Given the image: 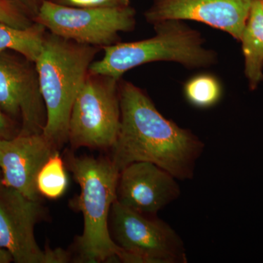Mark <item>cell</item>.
<instances>
[{
	"label": "cell",
	"mask_w": 263,
	"mask_h": 263,
	"mask_svg": "<svg viewBox=\"0 0 263 263\" xmlns=\"http://www.w3.org/2000/svg\"><path fill=\"white\" fill-rule=\"evenodd\" d=\"M121 122L110 148L119 172L129 164L148 162L176 179H192L205 144L193 132L167 119L141 88L120 81Z\"/></svg>",
	"instance_id": "cell-1"
},
{
	"label": "cell",
	"mask_w": 263,
	"mask_h": 263,
	"mask_svg": "<svg viewBox=\"0 0 263 263\" xmlns=\"http://www.w3.org/2000/svg\"><path fill=\"white\" fill-rule=\"evenodd\" d=\"M100 48L47 32L34 62L46 110L43 134L56 147L67 140L71 110Z\"/></svg>",
	"instance_id": "cell-2"
},
{
	"label": "cell",
	"mask_w": 263,
	"mask_h": 263,
	"mask_svg": "<svg viewBox=\"0 0 263 263\" xmlns=\"http://www.w3.org/2000/svg\"><path fill=\"white\" fill-rule=\"evenodd\" d=\"M67 167L81 189L73 203L84 216V231L77 241L81 261L130 263L129 255L114 241L109 228L110 211L117 199L119 170L110 160L72 156Z\"/></svg>",
	"instance_id": "cell-3"
},
{
	"label": "cell",
	"mask_w": 263,
	"mask_h": 263,
	"mask_svg": "<svg viewBox=\"0 0 263 263\" xmlns=\"http://www.w3.org/2000/svg\"><path fill=\"white\" fill-rule=\"evenodd\" d=\"M154 37L117 43L103 48V57L90 65V73L121 79L127 71L156 62H173L188 69L215 65L217 54L205 47L201 33L179 20L153 24Z\"/></svg>",
	"instance_id": "cell-4"
},
{
	"label": "cell",
	"mask_w": 263,
	"mask_h": 263,
	"mask_svg": "<svg viewBox=\"0 0 263 263\" xmlns=\"http://www.w3.org/2000/svg\"><path fill=\"white\" fill-rule=\"evenodd\" d=\"M120 81L89 72L69 120L67 139L74 148L113 146L120 127Z\"/></svg>",
	"instance_id": "cell-5"
},
{
	"label": "cell",
	"mask_w": 263,
	"mask_h": 263,
	"mask_svg": "<svg viewBox=\"0 0 263 263\" xmlns=\"http://www.w3.org/2000/svg\"><path fill=\"white\" fill-rule=\"evenodd\" d=\"M136 15L131 5L119 8H79L44 0L34 21L60 37L104 48L119 43V33L134 30Z\"/></svg>",
	"instance_id": "cell-6"
},
{
	"label": "cell",
	"mask_w": 263,
	"mask_h": 263,
	"mask_svg": "<svg viewBox=\"0 0 263 263\" xmlns=\"http://www.w3.org/2000/svg\"><path fill=\"white\" fill-rule=\"evenodd\" d=\"M111 237L131 263H186L181 237L165 221L123 206L117 200L110 214Z\"/></svg>",
	"instance_id": "cell-7"
},
{
	"label": "cell",
	"mask_w": 263,
	"mask_h": 263,
	"mask_svg": "<svg viewBox=\"0 0 263 263\" xmlns=\"http://www.w3.org/2000/svg\"><path fill=\"white\" fill-rule=\"evenodd\" d=\"M40 200L14 189L0 186V248L17 263H63L68 254L61 249L42 250L34 237V226L42 215Z\"/></svg>",
	"instance_id": "cell-8"
},
{
	"label": "cell",
	"mask_w": 263,
	"mask_h": 263,
	"mask_svg": "<svg viewBox=\"0 0 263 263\" xmlns=\"http://www.w3.org/2000/svg\"><path fill=\"white\" fill-rule=\"evenodd\" d=\"M0 110L22 118L23 134L43 133L46 110L34 62L0 52Z\"/></svg>",
	"instance_id": "cell-9"
},
{
	"label": "cell",
	"mask_w": 263,
	"mask_h": 263,
	"mask_svg": "<svg viewBox=\"0 0 263 263\" xmlns=\"http://www.w3.org/2000/svg\"><path fill=\"white\" fill-rule=\"evenodd\" d=\"M254 0H152L148 23L194 21L229 34L239 42Z\"/></svg>",
	"instance_id": "cell-10"
},
{
	"label": "cell",
	"mask_w": 263,
	"mask_h": 263,
	"mask_svg": "<svg viewBox=\"0 0 263 263\" xmlns=\"http://www.w3.org/2000/svg\"><path fill=\"white\" fill-rule=\"evenodd\" d=\"M176 179L152 162H133L119 172L117 201L135 212L155 215L181 195Z\"/></svg>",
	"instance_id": "cell-11"
},
{
	"label": "cell",
	"mask_w": 263,
	"mask_h": 263,
	"mask_svg": "<svg viewBox=\"0 0 263 263\" xmlns=\"http://www.w3.org/2000/svg\"><path fill=\"white\" fill-rule=\"evenodd\" d=\"M55 147L43 133L0 138V169L3 184L33 200H40L36 186L38 173Z\"/></svg>",
	"instance_id": "cell-12"
},
{
	"label": "cell",
	"mask_w": 263,
	"mask_h": 263,
	"mask_svg": "<svg viewBox=\"0 0 263 263\" xmlns=\"http://www.w3.org/2000/svg\"><path fill=\"white\" fill-rule=\"evenodd\" d=\"M239 42L245 57V73L249 89L255 90L263 80V10L254 0Z\"/></svg>",
	"instance_id": "cell-13"
},
{
	"label": "cell",
	"mask_w": 263,
	"mask_h": 263,
	"mask_svg": "<svg viewBox=\"0 0 263 263\" xmlns=\"http://www.w3.org/2000/svg\"><path fill=\"white\" fill-rule=\"evenodd\" d=\"M46 33V27L35 22L25 29L0 22V52L13 51L34 63L42 51Z\"/></svg>",
	"instance_id": "cell-14"
},
{
	"label": "cell",
	"mask_w": 263,
	"mask_h": 263,
	"mask_svg": "<svg viewBox=\"0 0 263 263\" xmlns=\"http://www.w3.org/2000/svg\"><path fill=\"white\" fill-rule=\"evenodd\" d=\"M183 94L188 103L198 108H209L219 103L222 96V86L216 76L199 74L186 81Z\"/></svg>",
	"instance_id": "cell-15"
},
{
	"label": "cell",
	"mask_w": 263,
	"mask_h": 263,
	"mask_svg": "<svg viewBox=\"0 0 263 263\" xmlns=\"http://www.w3.org/2000/svg\"><path fill=\"white\" fill-rule=\"evenodd\" d=\"M67 183L63 161L55 151L38 173L36 179L38 193L48 199H57L65 193Z\"/></svg>",
	"instance_id": "cell-16"
},
{
	"label": "cell",
	"mask_w": 263,
	"mask_h": 263,
	"mask_svg": "<svg viewBox=\"0 0 263 263\" xmlns=\"http://www.w3.org/2000/svg\"><path fill=\"white\" fill-rule=\"evenodd\" d=\"M0 22L25 29L32 26L34 21L14 0H0Z\"/></svg>",
	"instance_id": "cell-17"
},
{
	"label": "cell",
	"mask_w": 263,
	"mask_h": 263,
	"mask_svg": "<svg viewBox=\"0 0 263 263\" xmlns=\"http://www.w3.org/2000/svg\"><path fill=\"white\" fill-rule=\"evenodd\" d=\"M58 4L79 8H119L130 5L129 0H51Z\"/></svg>",
	"instance_id": "cell-18"
},
{
	"label": "cell",
	"mask_w": 263,
	"mask_h": 263,
	"mask_svg": "<svg viewBox=\"0 0 263 263\" xmlns=\"http://www.w3.org/2000/svg\"><path fill=\"white\" fill-rule=\"evenodd\" d=\"M14 1L21 5L34 20L39 13L44 0H14Z\"/></svg>",
	"instance_id": "cell-19"
},
{
	"label": "cell",
	"mask_w": 263,
	"mask_h": 263,
	"mask_svg": "<svg viewBox=\"0 0 263 263\" xmlns=\"http://www.w3.org/2000/svg\"><path fill=\"white\" fill-rule=\"evenodd\" d=\"M7 129H8V122H7L6 118L0 110V138H5Z\"/></svg>",
	"instance_id": "cell-20"
},
{
	"label": "cell",
	"mask_w": 263,
	"mask_h": 263,
	"mask_svg": "<svg viewBox=\"0 0 263 263\" xmlns=\"http://www.w3.org/2000/svg\"><path fill=\"white\" fill-rule=\"evenodd\" d=\"M13 261V257L6 249L0 248V263H9Z\"/></svg>",
	"instance_id": "cell-21"
},
{
	"label": "cell",
	"mask_w": 263,
	"mask_h": 263,
	"mask_svg": "<svg viewBox=\"0 0 263 263\" xmlns=\"http://www.w3.org/2000/svg\"><path fill=\"white\" fill-rule=\"evenodd\" d=\"M3 184V176H2L1 169H0V186Z\"/></svg>",
	"instance_id": "cell-22"
},
{
	"label": "cell",
	"mask_w": 263,
	"mask_h": 263,
	"mask_svg": "<svg viewBox=\"0 0 263 263\" xmlns=\"http://www.w3.org/2000/svg\"><path fill=\"white\" fill-rule=\"evenodd\" d=\"M261 5H262V8L263 10V0H260Z\"/></svg>",
	"instance_id": "cell-23"
}]
</instances>
